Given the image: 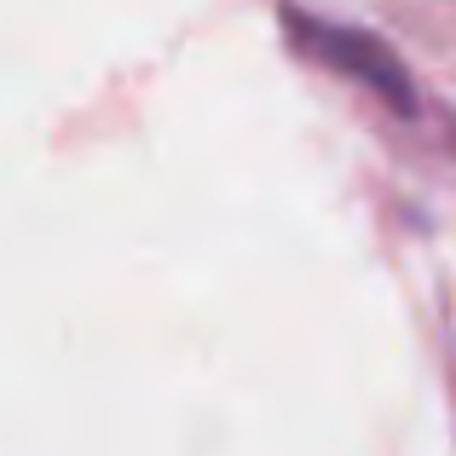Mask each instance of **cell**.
Wrapping results in <instances>:
<instances>
[{
	"label": "cell",
	"instance_id": "1",
	"mask_svg": "<svg viewBox=\"0 0 456 456\" xmlns=\"http://www.w3.org/2000/svg\"><path fill=\"white\" fill-rule=\"evenodd\" d=\"M283 35L295 41V53H306L312 64L335 69V76L358 81V87L381 93L393 110H416V87H411V76H404V64L393 58V46L376 41L370 29L318 18V12H301L295 0H283Z\"/></svg>",
	"mask_w": 456,
	"mask_h": 456
}]
</instances>
